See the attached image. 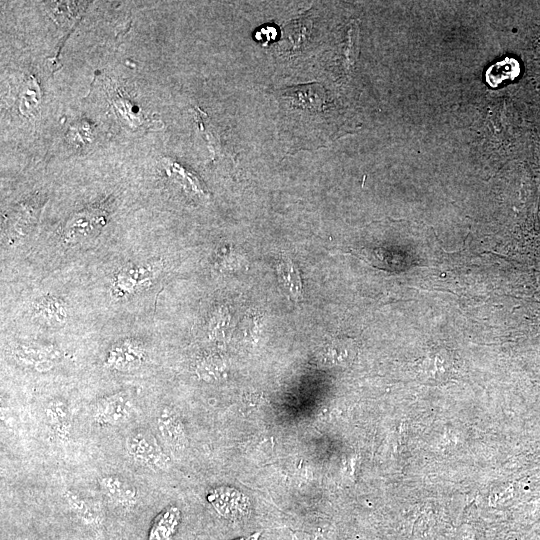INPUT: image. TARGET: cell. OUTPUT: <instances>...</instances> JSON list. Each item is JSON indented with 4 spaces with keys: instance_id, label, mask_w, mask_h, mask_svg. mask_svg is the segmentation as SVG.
I'll list each match as a JSON object with an SVG mask.
<instances>
[{
    "instance_id": "cell-9",
    "label": "cell",
    "mask_w": 540,
    "mask_h": 540,
    "mask_svg": "<svg viewBox=\"0 0 540 540\" xmlns=\"http://www.w3.org/2000/svg\"><path fill=\"white\" fill-rule=\"evenodd\" d=\"M277 274L279 281L286 295L294 301L303 298V285L298 267L287 256H282L277 264Z\"/></svg>"
},
{
    "instance_id": "cell-14",
    "label": "cell",
    "mask_w": 540,
    "mask_h": 540,
    "mask_svg": "<svg viewBox=\"0 0 540 540\" xmlns=\"http://www.w3.org/2000/svg\"><path fill=\"white\" fill-rule=\"evenodd\" d=\"M223 371V365L220 359L216 357L204 358L197 367L199 376L206 380L218 378Z\"/></svg>"
},
{
    "instance_id": "cell-13",
    "label": "cell",
    "mask_w": 540,
    "mask_h": 540,
    "mask_svg": "<svg viewBox=\"0 0 540 540\" xmlns=\"http://www.w3.org/2000/svg\"><path fill=\"white\" fill-rule=\"evenodd\" d=\"M149 268L130 267L117 275L116 286L121 294H127L133 291L139 284H142L149 277Z\"/></svg>"
},
{
    "instance_id": "cell-8",
    "label": "cell",
    "mask_w": 540,
    "mask_h": 540,
    "mask_svg": "<svg viewBox=\"0 0 540 540\" xmlns=\"http://www.w3.org/2000/svg\"><path fill=\"white\" fill-rule=\"evenodd\" d=\"M180 520V510L173 505L167 506L154 518L148 532V540H172Z\"/></svg>"
},
{
    "instance_id": "cell-3",
    "label": "cell",
    "mask_w": 540,
    "mask_h": 540,
    "mask_svg": "<svg viewBox=\"0 0 540 540\" xmlns=\"http://www.w3.org/2000/svg\"><path fill=\"white\" fill-rule=\"evenodd\" d=\"M145 358L146 351L142 343L133 339H125L109 349L105 365L117 371H132L139 368Z\"/></svg>"
},
{
    "instance_id": "cell-2",
    "label": "cell",
    "mask_w": 540,
    "mask_h": 540,
    "mask_svg": "<svg viewBox=\"0 0 540 540\" xmlns=\"http://www.w3.org/2000/svg\"><path fill=\"white\" fill-rule=\"evenodd\" d=\"M135 405L126 392L114 393L99 398L92 407V419L99 426H119L129 421Z\"/></svg>"
},
{
    "instance_id": "cell-7",
    "label": "cell",
    "mask_w": 540,
    "mask_h": 540,
    "mask_svg": "<svg viewBox=\"0 0 540 540\" xmlns=\"http://www.w3.org/2000/svg\"><path fill=\"white\" fill-rule=\"evenodd\" d=\"M47 426L54 437L67 440L71 433V416L68 405L61 399H52L44 409Z\"/></svg>"
},
{
    "instance_id": "cell-6",
    "label": "cell",
    "mask_w": 540,
    "mask_h": 540,
    "mask_svg": "<svg viewBox=\"0 0 540 540\" xmlns=\"http://www.w3.org/2000/svg\"><path fill=\"white\" fill-rule=\"evenodd\" d=\"M63 499L69 510L84 524L100 527L104 517L101 509L92 501L73 490H66Z\"/></svg>"
},
{
    "instance_id": "cell-5",
    "label": "cell",
    "mask_w": 540,
    "mask_h": 540,
    "mask_svg": "<svg viewBox=\"0 0 540 540\" xmlns=\"http://www.w3.org/2000/svg\"><path fill=\"white\" fill-rule=\"evenodd\" d=\"M157 428L167 445L174 450H181L186 444L183 423L175 411L164 407L156 418Z\"/></svg>"
},
{
    "instance_id": "cell-15",
    "label": "cell",
    "mask_w": 540,
    "mask_h": 540,
    "mask_svg": "<svg viewBox=\"0 0 540 540\" xmlns=\"http://www.w3.org/2000/svg\"><path fill=\"white\" fill-rule=\"evenodd\" d=\"M238 540H244V539H238Z\"/></svg>"
},
{
    "instance_id": "cell-4",
    "label": "cell",
    "mask_w": 540,
    "mask_h": 540,
    "mask_svg": "<svg viewBox=\"0 0 540 540\" xmlns=\"http://www.w3.org/2000/svg\"><path fill=\"white\" fill-rule=\"evenodd\" d=\"M99 486L105 496L119 507L133 508L138 501L136 486L122 476L104 475L99 478Z\"/></svg>"
},
{
    "instance_id": "cell-10",
    "label": "cell",
    "mask_w": 540,
    "mask_h": 540,
    "mask_svg": "<svg viewBox=\"0 0 540 540\" xmlns=\"http://www.w3.org/2000/svg\"><path fill=\"white\" fill-rule=\"evenodd\" d=\"M208 500L219 514L228 518L239 517L244 513V504L237 493L230 488L219 487L208 494Z\"/></svg>"
},
{
    "instance_id": "cell-1",
    "label": "cell",
    "mask_w": 540,
    "mask_h": 540,
    "mask_svg": "<svg viewBox=\"0 0 540 540\" xmlns=\"http://www.w3.org/2000/svg\"><path fill=\"white\" fill-rule=\"evenodd\" d=\"M125 449L135 462L153 471L166 469L169 464L161 444L149 430H133L126 438Z\"/></svg>"
},
{
    "instance_id": "cell-12",
    "label": "cell",
    "mask_w": 540,
    "mask_h": 540,
    "mask_svg": "<svg viewBox=\"0 0 540 540\" xmlns=\"http://www.w3.org/2000/svg\"><path fill=\"white\" fill-rule=\"evenodd\" d=\"M34 315L44 324L49 326H59L67 319L66 309L61 302L56 298L50 297L42 299L37 303Z\"/></svg>"
},
{
    "instance_id": "cell-11",
    "label": "cell",
    "mask_w": 540,
    "mask_h": 540,
    "mask_svg": "<svg viewBox=\"0 0 540 540\" xmlns=\"http://www.w3.org/2000/svg\"><path fill=\"white\" fill-rule=\"evenodd\" d=\"M16 355L21 361L38 371L51 369L56 358V352L52 347L20 346L16 350Z\"/></svg>"
}]
</instances>
